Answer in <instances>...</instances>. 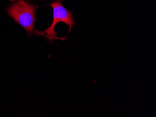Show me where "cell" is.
Segmentation results:
<instances>
[{"mask_svg":"<svg viewBox=\"0 0 156 117\" xmlns=\"http://www.w3.org/2000/svg\"><path fill=\"white\" fill-rule=\"evenodd\" d=\"M36 7L24 0H17L10 4L7 9V13L15 22L20 24L28 34L35 32V22L37 19Z\"/></svg>","mask_w":156,"mask_h":117,"instance_id":"6da1fadb","label":"cell"},{"mask_svg":"<svg viewBox=\"0 0 156 117\" xmlns=\"http://www.w3.org/2000/svg\"><path fill=\"white\" fill-rule=\"evenodd\" d=\"M62 3V0H54L53 2L50 4V6L52 8L53 11V22L51 25L44 31L35 30L34 32L36 36H44L48 42H53L54 39H58L64 41L67 37V36L62 38L57 36V33L54 30V28L58 22H64L69 26L68 33L71 31L73 27L75 26L76 22L73 17V12L68 11L64 7Z\"/></svg>","mask_w":156,"mask_h":117,"instance_id":"7a4b0ae2","label":"cell"},{"mask_svg":"<svg viewBox=\"0 0 156 117\" xmlns=\"http://www.w3.org/2000/svg\"><path fill=\"white\" fill-rule=\"evenodd\" d=\"M11 2H13L16 1V0H9Z\"/></svg>","mask_w":156,"mask_h":117,"instance_id":"3957f363","label":"cell"}]
</instances>
